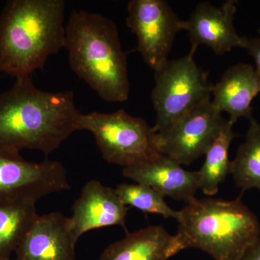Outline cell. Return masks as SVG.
Here are the masks:
<instances>
[{
	"instance_id": "3957f363",
	"label": "cell",
	"mask_w": 260,
	"mask_h": 260,
	"mask_svg": "<svg viewBox=\"0 0 260 260\" xmlns=\"http://www.w3.org/2000/svg\"><path fill=\"white\" fill-rule=\"evenodd\" d=\"M65 30L64 48L73 71L103 100L126 102L127 59L114 22L99 13L75 10Z\"/></svg>"
},
{
	"instance_id": "d6986e66",
	"label": "cell",
	"mask_w": 260,
	"mask_h": 260,
	"mask_svg": "<svg viewBox=\"0 0 260 260\" xmlns=\"http://www.w3.org/2000/svg\"><path fill=\"white\" fill-rule=\"evenodd\" d=\"M115 191L121 203L133 207L145 213L160 215L165 218L179 220L180 212L173 210L168 205L158 191L143 184H120Z\"/></svg>"
},
{
	"instance_id": "6da1fadb",
	"label": "cell",
	"mask_w": 260,
	"mask_h": 260,
	"mask_svg": "<svg viewBox=\"0 0 260 260\" xmlns=\"http://www.w3.org/2000/svg\"><path fill=\"white\" fill-rule=\"evenodd\" d=\"M82 113L71 90L51 93L38 88L32 75L16 78L0 94V152L24 150L49 155L78 131Z\"/></svg>"
},
{
	"instance_id": "2e32d148",
	"label": "cell",
	"mask_w": 260,
	"mask_h": 260,
	"mask_svg": "<svg viewBox=\"0 0 260 260\" xmlns=\"http://www.w3.org/2000/svg\"><path fill=\"white\" fill-rule=\"evenodd\" d=\"M38 215L36 203H0V260L10 259Z\"/></svg>"
},
{
	"instance_id": "44dd1931",
	"label": "cell",
	"mask_w": 260,
	"mask_h": 260,
	"mask_svg": "<svg viewBox=\"0 0 260 260\" xmlns=\"http://www.w3.org/2000/svg\"><path fill=\"white\" fill-rule=\"evenodd\" d=\"M237 260H260V237L246 248Z\"/></svg>"
},
{
	"instance_id": "8fae6325",
	"label": "cell",
	"mask_w": 260,
	"mask_h": 260,
	"mask_svg": "<svg viewBox=\"0 0 260 260\" xmlns=\"http://www.w3.org/2000/svg\"><path fill=\"white\" fill-rule=\"evenodd\" d=\"M129 208L118 198L115 189L99 181H88L73 206L70 229L75 242L85 233L102 228L120 225L125 229Z\"/></svg>"
},
{
	"instance_id": "277c9868",
	"label": "cell",
	"mask_w": 260,
	"mask_h": 260,
	"mask_svg": "<svg viewBox=\"0 0 260 260\" xmlns=\"http://www.w3.org/2000/svg\"><path fill=\"white\" fill-rule=\"evenodd\" d=\"M179 212L171 256L195 248L208 253L214 260H237L260 237L259 220L240 198H195Z\"/></svg>"
},
{
	"instance_id": "9c48e42d",
	"label": "cell",
	"mask_w": 260,
	"mask_h": 260,
	"mask_svg": "<svg viewBox=\"0 0 260 260\" xmlns=\"http://www.w3.org/2000/svg\"><path fill=\"white\" fill-rule=\"evenodd\" d=\"M70 189L60 162H29L20 155L0 152V203H37L47 195Z\"/></svg>"
},
{
	"instance_id": "52a82bcc",
	"label": "cell",
	"mask_w": 260,
	"mask_h": 260,
	"mask_svg": "<svg viewBox=\"0 0 260 260\" xmlns=\"http://www.w3.org/2000/svg\"><path fill=\"white\" fill-rule=\"evenodd\" d=\"M126 25L138 39L137 50L155 71L168 60L178 32L185 30V20L164 0H132Z\"/></svg>"
},
{
	"instance_id": "4fadbf2b",
	"label": "cell",
	"mask_w": 260,
	"mask_h": 260,
	"mask_svg": "<svg viewBox=\"0 0 260 260\" xmlns=\"http://www.w3.org/2000/svg\"><path fill=\"white\" fill-rule=\"evenodd\" d=\"M124 177L138 184H145L162 196L189 203L200 189L198 172H189L172 158L159 153L136 165L124 168Z\"/></svg>"
},
{
	"instance_id": "7c38bea8",
	"label": "cell",
	"mask_w": 260,
	"mask_h": 260,
	"mask_svg": "<svg viewBox=\"0 0 260 260\" xmlns=\"http://www.w3.org/2000/svg\"><path fill=\"white\" fill-rule=\"evenodd\" d=\"M69 218L59 212L38 215L15 251L16 260H75Z\"/></svg>"
},
{
	"instance_id": "8992f818",
	"label": "cell",
	"mask_w": 260,
	"mask_h": 260,
	"mask_svg": "<svg viewBox=\"0 0 260 260\" xmlns=\"http://www.w3.org/2000/svg\"><path fill=\"white\" fill-rule=\"evenodd\" d=\"M193 53L168 60L155 70L151 99L156 112L153 129L160 133L202 102L211 98L208 74L197 65Z\"/></svg>"
},
{
	"instance_id": "ba28073f",
	"label": "cell",
	"mask_w": 260,
	"mask_h": 260,
	"mask_svg": "<svg viewBox=\"0 0 260 260\" xmlns=\"http://www.w3.org/2000/svg\"><path fill=\"white\" fill-rule=\"evenodd\" d=\"M225 121L210 98L186 113L165 131L156 133L159 153L181 165L189 166L205 155Z\"/></svg>"
},
{
	"instance_id": "ac0fdd59",
	"label": "cell",
	"mask_w": 260,
	"mask_h": 260,
	"mask_svg": "<svg viewBox=\"0 0 260 260\" xmlns=\"http://www.w3.org/2000/svg\"><path fill=\"white\" fill-rule=\"evenodd\" d=\"M249 121L245 142L231 161L229 174L242 191L251 189L260 191V123L254 118Z\"/></svg>"
},
{
	"instance_id": "5b68a950",
	"label": "cell",
	"mask_w": 260,
	"mask_h": 260,
	"mask_svg": "<svg viewBox=\"0 0 260 260\" xmlns=\"http://www.w3.org/2000/svg\"><path fill=\"white\" fill-rule=\"evenodd\" d=\"M78 130L93 135L104 160L123 169L153 158L159 153L156 133L143 118L123 109L82 114Z\"/></svg>"
},
{
	"instance_id": "30bf717a",
	"label": "cell",
	"mask_w": 260,
	"mask_h": 260,
	"mask_svg": "<svg viewBox=\"0 0 260 260\" xmlns=\"http://www.w3.org/2000/svg\"><path fill=\"white\" fill-rule=\"evenodd\" d=\"M237 1L229 0L217 8L210 3L197 5L190 18L185 20V30L194 54L200 45L210 48L215 54L223 55L234 48L245 47L246 37L238 34L234 26Z\"/></svg>"
},
{
	"instance_id": "e0dca14e",
	"label": "cell",
	"mask_w": 260,
	"mask_h": 260,
	"mask_svg": "<svg viewBox=\"0 0 260 260\" xmlns=\"http://www.w3.org/2000/svg\"><path fill=\"white\" fill-rule=\"evenodd\" d=\"M233 126L234 124L229 119L225 121L218 136L205 153L203 167L198 171L200 189L208 196L218 193L219 186L229 174V148L233 140L237 137L233 130Z\"/></svg>"
},
{
	"instance_id": "7a4b0ae2",
	"label": "cell",
	"mask_w": 260,
	"mask_h": 260,
	"mask_svg": "<svg viewBox=\"0 0 260 260\" xmlns=\"http://www.w3.org/2000/svg\"><path fill=\"white\" fill-rule=\"evenodd\" d=\"M65 2L10 0L0 13V73L29 76L64 48Z\"/></svg>"
},
{
	"instance_id": "ffe728a7",
	"label": "cell",
	"mask_w": 260,
	"mask_h": 260,
	"mask_svg": "<svg viewBox=\"0 0 260 260\" xmlns=\"http://www.w3.org/2000/svg\"><path fill=\"white\" fill-rule=\"evenodd\" d=\"M249 55L252 56L255 63V70L260 77V39L246 38L245 47Z\"/></svg>"
},
{
	"instance_id": "5bb4252c",
	"label": "cell",
	"mask_w": 260,
	"mask_h": 260,
	"mask_svg": "<svg viewBox=\"0 0 260 260\" xmlns=\"http://www.w3.org/2000/svg\"><path fill=\"white\" fill-rule=\"evenodd\" d=\"M260 93V77L255 68L245 63L230 67L213 85L212 103L219 112H227L233 124L244 117L252 119L251 103Z\"/></svg>"
},
{
	"instance_id": "9a60e30c",
	"label": "cell",
	"mask_w": 260,
	"mask_h": 260,
	"mask_svg": "<svg viewBox=\"0 0 260 260\" xmlns=\"http://www.w3.org/2000/svg\"><path fill=\"white\" fill-rule=\"evenodd\" d=\"M173 235L162 225H152L127 233L108 246L99 260H168Z\"/></svg>"
},
{
	"instance_id": "7402d4cb",
	"label": "cell",
	"mask_w": 260,
	"mask_h": 260,
	"mask_svg": "<svg viewBox=\"0 0 260 260\" xmlns=\"http://www.w3.org/2000/svg\"><path fill=\"white\" fill-rule=\"evenodd\" d=\"M259 39H260V28L259 29Z\"/></svg>"
},
{
	"instance_id": "603a6c76",
	"label": "cell",
	"mask_w": 260,
	"mask_h": 260,
	"mask_svg": "<svg viewBox=\"0 0 260 260\" xmlns=\"http://www.w3.org/2000/svg\"><path fill=\"white\" fill-rule=\"evenodd\" d=\"M5 260H11V259H5Z\"/></svg>"
}]
</instances>
